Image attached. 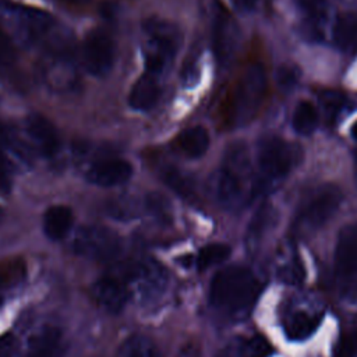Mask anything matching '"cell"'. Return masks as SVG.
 <instances>
[{
	"mask_svg": "<svg viewBox=\"0 0 357 357\" xmlns=\"http://www.w3.org/2000/svg\"><path fill=\"white\" fill-rule=\"evenodd\" d=\"M318 124V112L311 102L303 100L293 113V128L300 135L311 134Z\"/></svg>",
	"mask_w": 357,
	"mask_h": 357,
	"instance_id": "484cf974",
	"label": "cell"
},
{
	"mask_svg": "<svg viewBox=\"0 0 357 357\" xmlns=\"http://www.w3.org/2000/svg\"><path fill=\"white\" fill-rule=\"evenodd\" d=\"M1 216H3V211H1V208H0V219H1Z\"/></svg>",
	"mask_w": 357,
	"mask_h": 357,
	"instance_id": "74e56055",
	"label": "cell"
},
{
	"mask_svg": "<svg viewBox=\"0 0 357 357\" xmlns=\"http://www.w3.org/2000/svg\"><path fill=\"white\" fill-rule=\"evenodd\" d=\"M15 347L17 342L11 333L0 335V357H13Z\"/></svg>",
	"mask_w": 357,
	"mask_h": 357,
	"instance_id": "836d02e7",
	"label": "cell"
},
{
	"mask_svg": "<svg viewBox=\"0 0 357 357\" xmlns=\"http://www.w3.org/2000/svg\"><path fill=\"white\" fill-rule=\"evenodd\" d=\"M275 220V211L269 205H264L259 208V211L254 215L252 220L250 222L248 230H247V244L250 247H254L262 236L269 230Z\"/></svg>",
	"mask_w": 357,
	"mask_h": 357,
	"instance_id": "603a6c76",
	"label": "cell"
},
{
	"mask_svg": "<svg viewBox=\"0 0 357 357\" xmlns=\"http://www.w3.org/2000/svg\"><path fill=\"white\" fill-rule=\"evenodd\" d=\"M92 298L100 308L110 314H117L131 300L127 283L120 273H109L98 279L91 286Z\"/></svg>",
	"mask_w": 357,
	"mask_h": 357,
	"instance_id": "4fadbf2b",
	"label": "cell"
},
{
	"mask_svg": "<svg viewBox=\"0 0 357 357\" xmlns=\"http://www.w3.org/2000/svg\"><path fill=\"white\" fill-rule=\"evenodd\" d=\"M266 91V74L259 63L247 66L234 88L229 106V120L241 126L258 113Z\"/></svg>",
	"mask_w": 357,
	"mask_h": 357,
	"instance_id": "277c9868",
	"label": "cell"
},
{
	"mask_svg": "<svg viewBox=\"0 0 357 357\" xmlns=\"http://www.w3.org/2000/svg\"><path fill=\"white\" fill-rule=\"evenodd\" d=\"M15 64H17V50L10 36L0 26V68L11 70Z\"/></svg>",
	"mask_w": 357,
	"mask_h": 357,
	"instance_id": "f1b7e54d",
	"label": "cell"
},
{
	"mask_svg": "<svg viewBox=\"0 0 357 357\" xmlns=\"http://www.w3.org/2000/svg\"><path fill=\"white\" fill-rule=\"evenodd\" d=\"M230 255V247L223 243H212L199 250L197 254V266L199 269H208L222 264Z\"/></svg>",
	"mask_w": 357,
	"mask_h": 357,
	"instance_id": "4316f807",
	"label": "cell"
},
{
	"mask_svg": "<svg viewBox=\"0 0 357 357\" xmlns=\"http://www.w3.org/2000/svg\"><path fill=\"white\" fill-rule=\"evenodd\" d=\"M74 215L66 205H53L43 215V231L50 240L64 238L73 227Z\"/></svg>",
	"mask_w": 357,
	"mask_h": 357,
	"instance_id": "d6986e66",
	"label": "cell"
},
{
	"mask_svg": "<svg viewBox=\"0 0 357 357\" xmlns=\"http://www.w3.org/2000/svg\"><path fill=\"white\" fill-rule=\"evenodd\" d=\"M218 22L215 28V50L220 61L230 57L233 52V25L229 18L223 15H218Z\"/></svg>",
	"mask_w": 357,
	"mask_h": 357,
	"instance_id": "d4e9b609",
	"label": "cell"
},
{
	"mask_svg": "<svg viewBox=\"0 0 357 357\" xmlns=\"http://www.w3.org/2000/svg\"><path fill=\"white\" fill-rule=\"evenodd\" d=\"M117 357H160L155 343L141 335H134L120 346Z\"/></svg>",
	"mask_w": 357,
	"mask_h": 357,
	"instance_id": "7402d4cb",
	"label": "cell"
},
{
	"mask_svg": "<svg viewBox=\"0 0 357 357\" xmlns=\"http://www.w3.org/2000/svg\"><path fill=\"white\" fill-rule=\"evenodd\" d=\"M324 311L317 301L307 298L293 300L283 314L284 335L294 342L308 339L319 326Z\"/></svg>",
	"mask_w": 357,
	"mask_h": 357,
	"instance_id": "7c38bea8",
	"label": "cell"
},
{
	"mask_svg": "<svg viewBox=\"0 0 357 357\" xmlns=\"http://www.w3.org/2000/svg\"><path fill=\"white\" fill-rule=\"evenodd\" d=\"M145 73L159 77L173 61L177 50L176 29L160 20H149L144 25Z\"/></svg>",
	"mask_w": 357,
	"mask_h": 357,
	"instance_id": "5b68a950",
	"label": "cell"
},
{
	"mask_svg": "<svg viewBox=\"0 0 357 357\" xmlns=\"http://www.w3.org/2000/svg\"><path fill=\"white\" fill-rule=\"evenodd\" d=\"M335 357H357V331H350L340 337Z\"/></svg>",
	"mask_w": 357,
	"mask_h": 357,
	"instance_id": "f546056e",
	"label": "cell"
},
{
	"mask_svg": "<svg viewBox=\"0 0 357 357\" xmlns=\"http://www.w3.org/2000/svg\"><path fill=\"white\" fill-rule=\"evenodd\" d=\"M159 98V84L158 77L144 73L132 85L130 95H128V103L134 110H149L153 107Z\"/></svg>",
	"mask_w": 357,
	"mask_h": 357,
	"instance_id": "ac0fdd59",
	"label": "cell"
},
{
	"mask_svg": "<svg viewBox=\"0 0 357 357\" xmlns=\"http://www.w3.org/2000/svg\"><path fill=\"white\" fill-rule=\"evenodd\" d=\"M25 265L21 259H8L0 262V304L3 303L4 293L15 287L24 278Z\"/></svg>",
	"mask_w": 357,
	"mask_h": 357,
	"instance_id": "cb8c5ba5",
	"label": "cell"
},
{
	"mask_svg": "<svg viewBox=\"0 0 357 357\" xmlns=\"http://www.w3.org/2000/svg\"><path fill=\"white\" fill-rule=\"evenodd\" d=\"M120 275L127 283L131 298H137L141 303H151L159 298L169 282L165 266L155 259L137 261Z\"/></svg>",
	"mask_w": 357,
	"mask_h": 357,
	"instance_id": "8992f818",
	"label": "cell"
},
{
	"mask_svg": "<svg viewBox=\"0 0 357 357\" xmlns=\"http://www.w3.org/2000/svg\"><path fill=\"white\" fill-rule=\"evenodd\" d=\"M340 202L342 191L336 185H324L300 208L294 220V230L297 233L318 230L335 215Z\"/></svg>",
	"mask_w": 357,
	"mask_h": 357,
	"instance_id": "9c48e42d",
	"label": "cell"
},
{
	"mask_svg": "<svg viewBox=\"0 0 357 357\" xmlns=\"http://www.w3.org/2000/svg\"><path fill=\"white\" fill-rule=\"evenodd\" d=\"M177 145L183 153L190 158H199L209 146V134L204 127H190L180 132Z\"/></svg>",
	"mask_w": 357,
	"mask_h": 357,
	"instance_id": "44dd1931",
	"label": "cell"
},
{
	"mask_svg": "<svg viewBox=\"0 0 357 357\" xmlns=\"http://www.w3.org/2000/svg\"><path fill=\"white\" fill-rule=\"evenodd\" d=\"M297 7L303 14L314 24L318 25L325 20L328 14V1L326 0H296Z\"/></svg>",
	"mask_w": 357,
	"mask_h": 357,
	"instance_id": "83f0119b",
	"label": "cell"
},
{
	"mask_svg": "<svg viewBox=\"0 0 357 357\" xmlns=\"http://www.w3.org/2000/svg\"><path fill=\"white\" fill-rule=\"evenodd\" d=\"M0 13L13 22L29 45L46 52L54 60L64 61L70 56V39L49 13L13 0H0Z\"/></svg>",
	"mask_w": 357,
	"mask_h": 357,
	"instance_id": "6da1fadb",
	"label": "cell"
},
{
	"mask_svg": "<svg viewBox=\"0 0 357 357\" xmlns=\"http://www.w3.org/2000/svg\"><path fill=\"white\" fill-rule=\"evenodd\" d=\"M251 167L248 153L243 144L233 145L223 160L218 178V198L226 208H240L252 195Z\"/></svg>",
	"mask_w": 357,
	"mask_h": 357,
	"instance_id": "3957f363",
	"label": "cell"
},
{
	"mask_svg": "<svg viewBox=\"0 0 357 357\" xmlns=\"http://www.w3.org/2000/svg\"><path fill=\"white\" fill-rule=\"evenodd\" d=\"M165 181H166V184L172 190H174L181 197H191V194H192L191 185H190V183L184 177H181L178 174V172H176V170H166L165 172Z\"/></svg>",
	"mask_w": 357,
	"mask_h": 357,
	"instance_id": "4dcf8cb0",
	"label": "cell"
},
{
	"mask_svg": "<svg viewBox=\"0 0 357 357\" xmlns=\"http://www.w3.org/2000/svg\"><path fill=\"white\" fill-rule=\"evenodd\" d=\"M132 176V166L121 158H102L95 160L85 173L91 184L100 187H114L128 181Z\"/></svg>",
	"mask_w": 357,
	"mask_h": 357,
	"instance_id": "9a60e30c",
	"label": "cell"
},
{
	"mask_svg": "<svg viewBox=\"0 0 357 357\" xmlns=\"http://www.w3.org/2000/svg\"><path fill=\"white\" fill-rule=\"evenodd\" d=\"M24 126L36 152L45 158H54L59 153L61 146L60 135L46 116L32 113L25 119Z\"/></svg>",
	"mask_w": 357,
	"mask_h": 357,
	"instance_id": "5bb4252c",
	"label": "cell"
},
{
	"mask_svg": "<svg viewBox=\"0 0 357 357\" xmlns=\"http://www.w3.org/2000/svg\"><path fill=\"white\" fill-rule=\"evenodd\" d=\"M259 291V279L250 268L230 265L213 276L209 286V300L219 311L241 314L251 308Z\"/></svg>",
	"mask_w": 357,
	"mask_h": 357,
	"instance_id": "7a4b0ae2",
	"label": "cell"
},
{
	"mask_svg": "<svg viewBox=\"0 0 357 357\" xmlns=\"http://www.w3.org/2000/svg\"><path fill=\"white\" fill-rule=\"evenodd\" d=\"M236 3L238 7H241L244 10H251L255 6L257 0H236Z\"/></svg>",
	"mask_w": 357,
	"mask_h": 357,
	"instance_id": "e575fe53",
	"label": "cell"
},
{
	"mask_svg": "<svg viewBox=\"0 0 357 357\" xmlns=\"http://www.w3.org/2000/svg\"><path fill=\"white\" fill-rule=\"evenodd\" d=\"M116 46L113 36L103 26L91 29L82 43V60L93 77H105L113 67Z\"/></svg>",
	"mask_w": 357,
	"mask_h": 357,
	"instance_id": "8fae6325",
	"label": "cell"
},
{
	"mask_svg": "<svg viewBox=\"0 0 357 357\" xmlns=\"http://www.w3.org/2000/svg\"><path fill=\"white\" fill-rule=\"evenodd\" d=\"M351 137L357 141V121H354V124L351 126Z\"/></svg>",
	"mask_w": 357,
	"mask_h": 357,
	"instance_id": "8d00e7d4",
	"label": "cell"
},
{
	"mask_svg": "<svg viewBox=\"0 0 357 357\" xmlns=\"http://www.w3.org/2000/svg\"><path fill=\"white\" fill-rule=\"evenodd\" d=\"M11 166L8 162V158L4 155V152L0 148V190L8 191L11 185Z\"/></svg>",
	"mask_w": 357,
	"mask_h": 357,
	"instance_id": "d6a6232c",
	"label": "cell"
},
{
	"mask_svg": "<svg viewBox=\"0 0 357 357\" xmlns=\"http://www.w3.org/2000/svg\"><path fill=\"white\" fill-rule=\"evenodd\" d=\"M335 275L342 297L349 303H357V223L343 227L339 233Z\"/></svg>",
	"mask_w": 357,
	"mask_h": 357,
	"instance_id": "52a82bcc",
	"label": "cell"
},
{
	"mask_svg": "<svg viewBox=\"0 0 357 357\" xmlns=\"http://www.w3.org/2000/svg\"><path fill=\"white\" fill-rule=\"evenodd\" d=\"M322 106L324 110L326 112V114L329 116H335L340 107H342V95L336 93V92H325L322 93Z\"/></svg>",
	"mask_w": 357,
	"mask_h": 357,
	"instance_id": "1f68e13d",
	"label": "cell"
},
{
	"mask_svg": "<svg viewBox=\"0 0 357 357\" xmlns=\"http://www.w3.org/2000/svg\"><path fill=\"white\" fill-rule=\"evenodd\" d=\"M73 248L78 255L89 259L112 261L121 251V240L107 227L89 225L77 231Z\"/></svg>",
	"mask_w": 357,
	"mask_h": 357,
	"instance_id": "30bf717a",
	"label": "cell"
},
{
	"mask_svg": "<svg viewBox=\"0 0 357 357\" xmlns=\"http://www.w3.org/2000/svg\"><path fill=\"white\" fill-rule=\"evenodd\" d=\"M61 1H64V3H70V4H85V3H88L89 0H61Z\"/></svg>",
	"mask_w": 357,
	"mask_h": 357,
	"instance_id": "d590c367",
	"label": "cell"
},
{
	"mask_svg": "<svg viewBox=\"0 0 357 357\" xmlns=\"http://www.w3.org/2000/svg\"><path fill=\"white\" fill-rule=\"evenodd\" d=\"M336 46L347 53L357 52V11L340 15L333 28Z\"/></svg>",
	"mask_w": 357,
	"mask_h": 357,
	"instance_id": "ffe728a7",
	"label": "cell"
},
{
	"mask_svg": "<svg viewBox=\"0 0 357 357\" xmlns=\"http://www.w3.org/2000/svg\"><path fill=\"white\" fill-rule=\"evenodd\" d=\"M301 148L278 137L264 138L258 148V166L266 181L287 176L301 160Z\"/></svg>",
	"mask_w": 357,
	"mask_h": 357,
	"instance_id": "ba28073f",
	"label": "cell"
},
{
	"mask_svg": "<svg viewBox=\"0 0 357 357\" xmlns=\"http://www.w3.org/2000/svg\"><path fill=\"white\" fill-rule=\"evenodd\" d=\"M273 349L262 335L237 337L218 357H269Z\"/></svg>",
	"mask_w": 357,
	"mask_h": 357,
	"instance_id": "e0dca14e",
	"label": "cell"
},
{
	"mask_svg": "<svg viewBox=\"0 0 357 357\" xmlns=\"http://www.w3.org/2000/svg\"><path fill=\"white\" fill-rule=\"evenodd\" d=\"M64 350L63 332L54 325H43L29 336L24 357H63Z\"/></svg>",
	"mask_w": 357,
	"mask_h": 357,
	"instance_id": "2e32d148",
	"label": "cell"
}]
</instances>
